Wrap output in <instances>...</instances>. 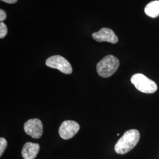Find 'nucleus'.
I'll list each match as a JSON object with an SVG mask.
<instances>
[{
	"label": "nucleus",
	"mask_w": 159,
	"mask_h": 159,
	"mask_svg": "<svg viewBox=\"0 0 159 159\" xmlns=\"http://www.w3.org/2000/svg\"><path fill=\"white\" fill-rule=\"evenodd\" d=\"M140 133L136 129L125 131L116 143L114 150L117 154H125L129 152L137 145L140 140Z\"/></svg>",
	"instance_id": "nucleus-1"
},
{
	"label": "nucleus",
	"mask_w": 159,
	"mask_h": 159,
	"mask_svg": "<svg viewBox=\"0 0 159 159\" xmlns=\"http://www.w3.org/2000/svg\"><path fill=\"white\" fill-rule=\"evenodd\" d=\"M119 64V60L117 57L108 55L104 57L97 64V73L103 78L109 77L117 71Z\"/></svg>",
	"instance_id": "nucleus-2"
},
{
	"label": "nucleus",
	"mask_w": 159,
	"mask_h": 159,
	"mask_svg": "<svg viewBox=\"0 0 159 159\" xmlns=\"http://www.w3.org/2000/svg\"><path fill=\"white\" fill-rule=\"evenodd\" d=\"M131 82L139 91L144 93H153L157 89L156 83L142 74H134L131 78Z\"/></svg>",
	"instance_id": "nucleus-3"
},
{
	"label": "nucleus",
	"mask_w": 159,
	"mask_h": 159,
	"mask_svg": "<svg viewBox=\"0 0 159 159\" xmlns=\"http://www.w3.org/2000/svg\"><path fill=\"white\" fill-rule=\"evenodd\" d=\"M46 64L49 67L56 68L64 74H71L73 71L71 64L61 56L56 55L49 57L46 60Z\"/></svg>",
	"instance_id": "nucleus-4"
},
{
	"label": "nucleus",
	"mask_w": 159,
	"mask_h": 159,
	"mask_svg": "<svg viewBox=\"0 0 159 159\" xmlns=\"http://www.w3.org/2000/svg\"><path fill=\"white\" fill-rule=\"evenodd\" d=\"M24 129L27 134L34 139H39L43 135V126L42 122L39 119H32L27 121Z\"/></svg>",
	"instance_id": "nucleus-5"
},
{
	"label": "nucleus",
	"mask_w": 159,
	"mask_h": 159,
	"mask_svg": "<svg viewBox=\"0 0 159 159\" xmlns=\"http://www.w3.org/2000/svg\"><path fill=\"white\" fill-rule=\"evenodd\" d=\"M79 129V125L77 122L73 120H66L59 128V134L63 139L68 140L73 137Z\"/></svg>",
	"instance_id": "nucleus-6"
},
{
	"label": "nucleus",
	"mask_w": 159,
	"mask_h": 159,
	"mask_svg": "<svg viewBox=\"0 0 159 159\" xmlns=\"http://www.w3.org/2000/svg\"><path fill=\"white\" fill-rule=\"evenodd\" d=\"M92 37L97 42H108L116 44L118 42V38L111 29L102 28L100 31L92 34Z\"/></svg>",
	"instance_id": "nucleus-7"
},
{
	"label": "nucleus",
	"mask_w": 159,
	"mask_h": 159,
	"mask_svg": "<svg viewBox=\"0 0 159 159\" xmlns=\"http://www.w3.org/2000/svg\"><path fill=\"white\" fill-rule=\"evenodd\" d=\"M40 146L38 143H26L23 146L21 154L24 159H34L40 150Z\"/></svg>",
	"instance_id": "nucleus-8"
},
{
	"label": "nucleus",
	"mask_w": 159,
	"mask_h": 159,
	"mask_svg": "<svg viewBox=\"0 0 159 159\" xmlns=\"http://www.w3.org/2000/svg\"><path fill=\"white\" fill-rule=\"evenodd\" d=\"M145 13L149 17L156 18L159 16V1H154L148 3L144 9Z\"/></svg>",
	"instance_id": "nucleus-9"
},
{
	"label": "nucleus",
	"mask_w": 159,
	"mask_h": 159,
	"mask_svg": "<svg viewBox=\"0 0 159 159\" xmlns=\"http://www.w3.org/2000/svg\"><path fill=\"white\" fill-rule=\"evenodd\" d=\"M8 33V29L6 24L3 22L0 23V39H3L6 37Z\"/></svg>",
	"instance_id": "nucleus-10"
},
{
	"label": "nucleus",
	"mask_w": 159,
	"mask_h": 159,
	"mask_svg": "<svg viewBox=\"0 0 159 159\" xmlns=\"http://www.w3.org/2000/svg\"><path fill=\"white\" fill-rule=\"evenodd\" d=\"M7 146V142L3 137L0 138V156H2Z\"/></svg>",
	"instance_id": "nucleus-11"
},
{
	"label": "nucleus",
	"mask_w": 159,
	"mask_h": 159,
	"mask_svg": "<svg viewBox=\"0 0 159 159\" xmlns=\"http://www.w3.org/2000/svg\"><path fill=\"white\" fill-rule=\"evenodd\" d=\"M7 18V14L4 10L1 9L0 10V21L1 22H2L4 20H5Z\"/></svg>",
	"instance_id": "nucleus-12"
},
{
	"label": "nucleus",
	"mask_w": 159,
	"mask_h": 159,
	"mask_svg": "<svg viewBox=\"0 0 159 159\" xmlns=\"http://www.w3.org/2000/svg\"><path fill=\"white\" fill-rule=\"evenodd\" d=\"M3 2H5L6 3H8V4H14L16 2H17L18 1V0H1Z\"/></svg>",
	"instance_id": "nucleus-13"
}]
</instances>
